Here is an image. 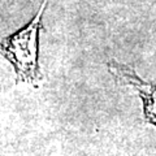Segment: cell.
Masks as SVG:
<instances>
[{"instance_id": "6da1fadb", "label": "cell", "mask_w": 156, "mask_h": 156, "mask_svg": "<svg viewBox=\"0 0 156 156\" xmlns=\"http://www.w3.org/2000/svg\"><path fill=\"white\" fill-rule=\"evenodd\" d=\"M50 0H43L39 11L30 21L16 33L2 39V56L12 65L16 82L37 85L41 78L39 69V42L43 31V16Z\"/></svg>"}, {"instance_id": "7a4b0ae2", "label": "cell", "mask_w": 156, "mask_h": 156, "mask_svg": "<svg viewBox=\"0 0 156 156\" xmlns=\"http://www.w3.org/2000/svg\"><path fill=\"white\" fill-rule=\"evenodd\" d=\"M111 76L120 85L131 87L142 99L143 117L148 124L156 128V85L142 80L133 66L122 64L116 60L107 62Z\"/></svg>"}]
</instances>
